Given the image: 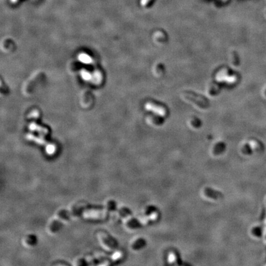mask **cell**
Returning <instances> with one entry per match:
<instances>
[{"label": "cell", "instance_id": "1", "mask_svg": "<svg viewBox=\"0 0 266 266\" xmlns=\"http://www.w3.org/2000/svg\"><path fill=\"white\" fill-rule=\"evenodd\" d=\"M97 238L99 241L98 242L103 250L110 252L115 249L116 246L115 240L105 231H99L97 232Z\"/></svg>", "mask_w": 266, "mask_h": 266}, {"label": "cell", "instance_id": "2", "mask_svg": "<svg viewBox=\"0 0 266 266\" xmlns=\"http://www.w3.org/2000/svg\"><path fill=\"white\" fill-rule=\"evenodd\" d=\"M58 222H60V221L56 219L55 218H53V219L51 220L50 222H49V223L48 224L47 231L50 234H54L55 232H57L60 229V227L59 226H61V223H59L58 224H57Z\"/></svg>", "mask_w": 266, "mask_h": 266}, {"label": "cell", "instance_id": "3", "mask_svg": "<svg viewBox=\"0 0 266 266\" xmlns=\"http://www.w3.org/2000/svg\"><path fill=\"white\" fill-rule=\"evenodd\" d=\"M36 238L35 236L32 235H28L27 236H25L23 240H22V244L24 246V247L30 248L31 247H33L35 245L36 243Z\"/></svg>", "mask_w": 266, "mask_h": 266}, {"label": "cell", "instance_id": "4", "mask_svg": "<svg viewBox=\"0 0 266 266\" xmlns=\"http://www.w3.org/2000/svg\"><path fill=\"white\" fill-rule=\"evenodd\" d=\"M121 254H120V252H118L117 251H116V252H115L114 253H113V255H112V260L113 261H116V260H119L120 259V258H121Z\"/></svg>", "mask_w": 266, "mask_h": 266}, {"label": "cell", "instance_id": "5", "mask_svg": "<svg viewBox=\"0 0 266 266\" xmlns=\"http://www.w3.org/2000/svg\"><path fill=\"white\" fill-rule=\"evenodd\" d=\"M80 59H82L81 61H83V62H85V63H88L90 62V58H89V57H88L87 55H86V54H84V55H81L80 56Z\"/></svg>", "mask_w": 266, "mask_h": 266}, {"label": "cell", "instance_id": "6", "mask_svg": "<svg viewBox=\"0 0 266 266\" xmlns=\"http://www.w3.org/2000/svg\"><path fill=\"white\" fill-rule=\"evenodd\" d=\"M48 149H49V150H47L46 152H48V154H52L53 152H54V146H48L47 147V149H46V150H48Z\"/></svg>", "mask_w": 266, "mask_h": 266}, {"label": "cell", "instance_id": "7", "mask_svg": "<svg viewBox=\"0 0 266 266\" xmlns=\"http://www.w3.org/2000/svg\"><path fill=\"white\" fill-rule=\"evenodd\" d=\"M150 0H141V4H142V6H146L149 1H150Z\"/></svg>", "mask_w": 266, "mask_h": 266}, {"label": "cell", "instance_id": "8", "mask_svg": "<svg viewBox=\"0 0 266 266\" xmlns=\"http://www.w3.org/2000/svg\"><path fill=\"white\" fill-rule=\"evenodd\" d=\"M264 235H266V220H265V227H264Z\"/></svg>", "mask_w": 266, "mask_h": 266}, {"label": "cell", "instance_id": "9", "mask_svg": "<svg viewBox=\"0 0 266 266\" xmlns=\"http://www.w3.org/2000/svg\"><path fill=\"white\" fill-rule=\"evenodd\" d=\"M224 1H226V0H224Z\"/></svg>", "mask_w": 266, "mask_h": 266}]
</instances>
